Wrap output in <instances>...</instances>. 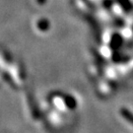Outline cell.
I'll list each match as a JSON object with an SVG mask.
<instances>
[{"instance_id":"1","label":"cell","mask_w":133,"mask_h":133,"mask_svg":"<svg viewBox=\"0 0 133 133\" xmlns=\"http://www.w3.org/2000/svg\"><path fill=\"white\" fill-rule=\"evenodd\" d=\"M120 112H121V115L123 116L124 118L126 119L129 123H131L133 125V114L132 112L129 111V110H127L126 109H121Z\"/></svg>"}]
</instances>
